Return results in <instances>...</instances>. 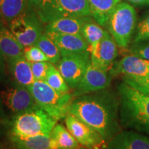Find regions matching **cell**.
Wrapping results in <instances>:
<instances>
[{"label": "cell", "mask_w": 149, "mask_h": 149, "mask_svg": "<svg viewBox=\"0 0 149 149\" xmlns=\"http://www.w3.org/2000/svg\"><path fill=\"white\" fill-rule=\"evenodd\" d=\"M119 107L120 102L117 91L109 87L74 97L68 113L97 130L107 144L122 130Z\"/></svg>", "instance_id": "cell-1"}, {"label": "cell", "mask_w": 149, "mask_h": 149, "mask_svg": "<svg viewBox=\"0 0 149 149\" xmlns=\"http://www.w3.org/2000/svg\"><path fill=\"white\" fill-rule=\"evenodd\" d=\"M121 126L149 135V97L124 81L117 86Z\"/></svg>", "instance_id": "cell-2"}, {"label": "cell", "mask_w": 149, "mask_h": 149, "mask_svg": "<svg viewBox=\"0 0 149 149\" xmlns=\"http://www.w3.org/2000/svg\"><path fill=\"white\" fill-rule=\"evenodd\" d=\"M58 121L40 107L12 117L9 136L49 135Z\"/></svg>", "instance_id": "cell-3"}, {"label": "cell", "mask_w": 149, "mask_h": 149, "mask_svg": "<svg viewBox=\"0 0 149 149\" xmlns=\"http://www.w3.org/2000/svg\"><path fill=\"white\" fill-rule=\"evenodd\" d=\"M38 107L57 121L66 117L74 99L72 91L62 93L55 91L44 81H35L28 87Z\"/></svg>", "instance_id": "cell-4"}, {"label": "cell", "mask_w": 149, "mask_h": 149, "mask_svg": "<svg viewBox=\"0 0 149 149\" xmlns=\"http://www.w3.org/2000/svg\"><path fill=\"white\" fill-rule=\"evenodd\" d=\"M137 16L135 9L126 2H120L110 17L106 28L118 47L127 48L135 30Z\"/></svg>", "instance_id": "cell-5"}, {"label": "cell", "mask_w": 149, "mask_h": 149, "mask_svg": "<svg viewBox=\"0 0 149 149\" xmlns=\"http://www.w3.org/2000/svg\"><path fill=\"white\" fill-rule=\"evenodd\" d=\"M42 22L48 23L64 17L91 16L88 0H45L37 8Z\"/></svg>", "instance_id": "cell-6"}, {"label": "cell", "mask_w": 149, "mask_h": 149, "mask_svg": "<svg viewBox=\"0 0 149 149\" xmlns=\"http://www.w3.org/2000/svg\"><path fill=\"white\" fill-rule=\"evenodd\" d=\"M42 21L38 15L25 11L14 19L9 29L24 48L34 46L42 33Z\"/></svg>", "instance_id": "cell-7"}, {"label": "cell", "mask_w": 149, "mask_h": 149, "mask_svg": "<svg viewBox=\"0 0 149 149\" xmlns=\"http://www.w3.org/2000/svg\"><path fill=\"white\" fill-rule=\"evenodd\" d=\"M0 97L13 117L39 107L29 89L14 81L1 91Z\"/></svg>", "instance_id": "cell-8"}, {"label": "cell", "mask_w": 149, "mask_h": 149, "mask_svg": "<svg viewBox=\"0 0 149 149\" xmlns=\"http://www.w3.org/2000/svg\"><path fill=\"white\" fill-rule=\"evenodd\" d=\"M91 64L90 52L61 56L55 64L70 89L74 90Z\"/></svg>", "instance_id": "cell-9"}, {"label": "cell", "mask_w": 149, "mask_h": 149, "mask_svg": "<svg viewBox=\"0 0 149 149\" xmlns=\"http://www.w3.org/2000/svg\"><path fill=\"white\" fill-rule=\"evenodd\" d=\"M64 119L66 128L81 146L89 149L105 148L107 143L103 137L92 126L70 113Z\"/></svg>", "instance_id": "cell-10"}, {"label": "cell", "mask_w": 149, "mask_h": 149, "mask_svg": "<svg viewBox=\"0 0 149 149\" xmlns=\"http://www.w3.org/2000/svg\"><path fill=\"white\" fill-rule=\"evenodd\" d=\"M118 46L108 31L100 42L90 46V59L93 66L109 71L118 56Z\"/></svg>", "instance_id": "cell-11"}, {"label": "cell", "mask_w": 149, "mask_h": 149, "mask_svg": "<svg viewBox=\"0 0 149 149\" xmlns=\"http://www.w3.org/2000/svg\"><path fill=\"white\" fill-rule=\"evenodd\" d=\"M113 77L109 71L89 64L87 70L75 88L72 91L74 97L97 92L110 87Z\"/></svg>", "instance_id": "cell-12"}, {"label": "cell", "mask_w": 149, "mask_h": 149, "mask_svg": "<svg viewBox=\"0 0 149 149\" xmlns=\"http://www.w3.org/2000/svg\"><path fill=\"white\" fill-rule=\"evenodd\" d=\"M104 149H149V137L133 130H122L108 141Z\"/></svg>", "instance_id": "cell-13"}, {"label": "cell", "mask_w": 149, "mask_h": 149, "mask_svg": "<svg viewBox=\"0 0 149 149\" xmlns=\"http://www.w3.org/2000/svg\"><path fill=\"white\" fill-rule=\"evenodd\" d=\"M45 33L56 44L61 56L90 52L88 44L81 35L61 34L53 32Z\"/></svg>", "instance_id": "cell-14"}, {"label": "cell", "mask_w": 149, "mask_h": 149, "mask_svg": "<svg viewBox=\"0 0 149 149\" xmlns=\"http://www.w3.org/2000/svg\"><path fill=\"white\" fill-rule=\"evenodd\" d=\"M109 72L113 78L120 74L149 76V66L146 59L130 54L115 62Z\"/></svg>", "instance_id": "cell-15"}, {"label": "cell", "mask_w": 149, "mask_h": 149, "mask_svg": "<svg viewBox=\"0 0 149 149\" xmlns=\"http://www.w3.org/2000/svg\"><path fill=\"white\" fill-rule=\"evenodd\" d=\"M0 53L4 57L7 65L24 56V46L2 22H0Z\"/></svg>", "instance_id": "cell-16"}, {"label": "cell", "mask_w": 149, "mask_h": 149, "mask_svg": "<svg viewBox=\"0 0 149 149\" xmlns=\"http://www.w3.org/2000/svg\"><path fill=\"white\" fill-rule=\"evenodd\" d=\"M88 19L87 17H64L56 19L48 22L45 32L81 35L84 24Z\"/></svg>", "instance_id": "cell-17"}, {"label": "cell", "mask_w": 149, "mask_h": 149, "mask_svg": "<svg viewBox=\"0 0 149 149\" xmlns=\"http://www.w3.org/2000/svg\"><path fill=\"white\" fill-rule=\"evenodd\" d=\"M7 66L15 83L28 88L35 82L31 62L24 56L11 61Z\"/></svg>", "instance_id": "cell-18"}, {"label": "cell", "mask_w": 149, "mask_h": 149, "mask_svg": "<svg viewBox=\"0 0 149 149\" xmlns=\"http://www.w3.org/2000/svg\"><path fill=\"white\" fill-rule=\"evenodd\" d=\"M10 139L17 149H58L56 141L51 135L30 137L10 136Z\"/></svg>", "instance_id": "cell-19"}, {"label": "cell", "mask_w": 149, "mask_h": 149, "mask_svg": "<svg viewBox=\"0 0 149 149\" xmlns=\"http://www.w3.org/2000/svg\"><path fill=\"white\" fill-rule=\"evenodd\" d=\"M91 16L101 26L106 27L111 14L121 0H88Z\"/></svg>", "instance_id": "cell-20"}, {"label": "cell", "mask_w": 149, "mask_h": 149, "mask_svg": "<svg viewBox=\"0 0 149 149\" xmlns=\"http://www.w3.org/2000/svg\"><path fill=\"white\" fill-rule=\"evenodd\" d=\"M26 6V0H3L0 6V16L3 24L9 26L14 19L24 12Z\"/></svg>", "instance_id": "cell-21"}, {"label": "cell", "mask_w": 149, "mask_h": 149, "mask_svg": "<svg viewBox=\"0 0 149 149\" xmlns=\"http://www.w3.org/2000/svg\"><path fill=\"white\" fill-rule=\"evenodd\" d=\"M51 136L55 139L58 149H78L81 145L66 126L57 124L51 132Z\"/></svg>", "instance_id": "cell-22"}, {"label": "cell", "mask_w": 149, "mask_h": 149, "mask_svg": "<svg viewBox=\"0 0 149 149\" xmlns=\"http://www.w3.org/2000/svg\"><path fill=\"white\" fill-rule=\"evenodd\" d=\"M35 46L42 50L47 57L49 62L56 64L60 60L61 55L58 48L45 33L41 35L39 40L35 43Z\"/></svg>", "instance_id": "cell-23"}, {"label": "cell", "mask_w": 149, "mask_h": 149, "mask_svg": "<svg viewBox=\"0 0 149 149\" xmlns=\"http://www.w3.org/2000/svg\"><path fill=\"white\" fill-rule=\"evenodd\" d=\"M106 30L102 29L97 23L93 22L88 19L84 24L81 30V36L88 43L89 47L95 45L102 40L105 34Z\"/></svg>", "instance_id": "cell-24"}, {"label": "cell", "mask_w": 149, "mask_h": 149, "mask_svg": "<svg viewBox=\"0 0 149 149\" xmlns=\"http://www.w3.org/2000/svg\"><path fill=\"white\" fill-rule=\"evenodd\" d=\"M44 82L59 93H66L70 92L69 86L67 84L66 81L56 66H54L52 63L50 64L49 69Z\"/></svg>", "instance_id": "cell-25"}, {"label": "cell", "mask_w": 149, "mask_h": 149, "mask_svg": "<svg viewBox=\"0 0 149 149\" xmlns=\"http://www.w3.org/2000/svg\"><path fill=\"white\" fill-rule=\"evenodd\" d=\"M122 81L149 97V76L123 75Z\"/></svg>", "instance_id": "cell-26"}, {"label": "cell", "mask_w": 149, "mask_h": 149, "mask_svg": "<svg viewBox=\"0 0 149 149\" xmlns=\"http://www.w3.org/2000/svg\"><path fill=\"white\" fill-rule=\"evenodd\" d=\"M149 40V13L137 25V31L132 43L142 42Z\"/></svg>", "instance_id": "cell-27"}, {"label": "cell", "mask_w": 149, "mask_h": 149, "mask_svg": "<svg viewBox=\"0 0 149 149\" xmlns=\"http://www.w3.org/2000/svg\"><path fill=\"white\" fill-rule=\"evenodd\" d=\"M24 56L29 62L48 61V59L43 51L36 46H31L24 48Z\"/></svg>", "instance_id": "cell-28"}, {"label": "cell", "mask_w": 149, "mask_h": 149, "mask_svg": "<svg viewBox=\"0 0 149 149\" xmlns=\"http://www.w3.org/2000/svg\"><path fill=\"white\" fill-rule=\"evenodd\" d=\"M49 61H39L31 63L33 77L35 81H44L49 69Z\"/></svg>", "instance_id": "cell-29"}, {"label": "cell", "mask_w": 149, "mask_h": 149, "mask_svg": "<svg viewBox=\"0 0 149 149\" xmlns=\"http://www.w3.org/2000/svg\"><path fill=\"white\" fill-rule=\"evenodd\" d=\"M130 54L149 61V40L132 43L129 48Z\"/></svg>", "instance_id": "cell-30"}, {"label": "cell", "mask_w": 149, "mask_h": 149, "mask_svg": "<svg viewBox=\"0 0 149 149\" xmlns=\"http://www.w3.org/2000/svg\"><path fill=\"white\" fill-rule=\"evenodd\" d=\"M7 63L2 54L0 53V83L7 84L8 82Z\"/></svg>", "instance_id": "cell-31"}, {"label": "cell", "mask_w": 149, "mask_h": 149, "mask_svg": "<svg viewBox=\"0 0 149 149\" xmlns=\"http://www.w3.org/2000/svg\"><path fill=\"white\" fill-rule=\"evenodd\" d=\"M128 1L137 5L149 4V0H128Z\"/></svg>", "instance_id": "cell-32"}, {"label": "cell", "mask_w": 149, "mask_h": 149, "mask_svg": "<svg viewBox=\"0 0 149 149\" xmlns=\"http://www.w3.org/2000/svg\"><path fill=\"white\" fill-rule=\"evenodd\" d=\"M29 1L31 3H33V4L36 6L37 8L43 2H44V1H45V0H29Z\"/></svg>", "instance_id": "cell-33"}, {"label": "cell", "mask_w": 149, "mask_h": 149, "mask_svg": "<svg viewBox=\"0 0 149 149\" xmlns=\"http://www.w3.org/2000/svg\"><path fill=\"white\" fill-rule=\"evenodd\" d=\"M78 149H89V148H84V147L81 146L79 148H78Z\"/></svg>", "instance_id": "cell-34"}, {"label": "cell", "mask_w": 149, "mask_h": 149, "mask_svg": "<svg viewBox=\"0 0 149 149\" xmlns=\"http://www.w3.org/2000/svg\"><path fill=\"white\" fill-rule=\"evenodd\" d=\"M2 1H3V0H0V6H1V3H2Z\"/></svg>", "instance_id": "cell-35"}, {"label": "cell", "mask_w": 149, "mask_h": 149, "mask_svg": "<svg viewBox=\"0 0 149 149\" xmlns=\"http://www.w3.org/2000/svg\"><path fill=\"white\" fill-rule=\"evenodd\" d=\"M147 63H148V66H149V61L147 60Z\"/></svg>", "instance_id": "cell-36"}, {"label": "cell", "mask_w": 149, "mask_h": 149, "mask_svg": "<svg viewBox=\"0 0 149 149\" xmlns=\"http://www.w3.org/2000/svg\"><path fill=\"white\" fill-rule=\"evenodd\" d=\"M1 22V16H0V22Z\"/></svg>", "instance_id": "cell-37"}, {"label": "cell", "mask_w": 149, "mask_h": 149, "mask_svg": "<svg viewBox=\"0 0 149 149\" xmlns=\"http://www.w3.org/2000/svg\"><path fill=\"white\" fill-rule=\"evenodd\" d=\"M0 149H2V148H1V145H0Z\"/></svg>", "instance_id": "cell-38"}]
</instances>
